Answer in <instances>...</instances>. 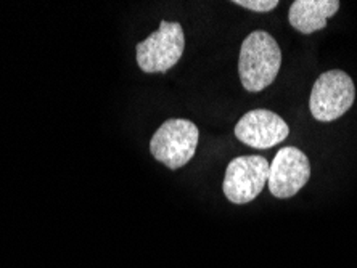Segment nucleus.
<instances>
[{"mask_svg":"<svg viewBox=\"0 0 357 268\" xmlns=\"http://www.w3.org/2000/svg\"><path fill=\"white\" fill-rule=\"evenodd\" d=\"M354 100L356 87L353 79L344 71L332 70L320 74L314 82L309 108L316 120L332 123L353 107Z\"/></svg>","mask_w":357,"mask_h":268,"instance_id":"3","label":"nucleus"},{"mask_svg":"<svg viewBox=\"0 0 357 268\" xmlns=\"http://www.w3.org/2000/svg\"><path fill=\"white\" fill-rule=\"evenodd\" d=\"M311 177L307 156L295 146H285L269 166V190L275 198L287 199L306 185Z\"/></svg>","mask_w":357,"mask_h":268,"instance_id":"6","label":"nucleus"},{"mask_svg":"<svg viewBox=\"0 0 357 268\" xmlns=\"http://www.w3.org/2000/svg\"><path fill=\"white\" fill-rule=\"evenodd\" d=\"M269 180V161L262 156H240L229 162L222 190L234 204H248L259 196Z\"/></svg>","mask_w":357,"mask_h":268,"instance_id":"5","label":"nucleus"},{"mask_svg":"<svg viewBox=\"0 0 357 268\" xmlns=\"http://www.w3.org/2000/svg\"><path fill=\"white\" fill-rule=\"evenodd\" d=\"M282 65L277 40L266 31H253L240 49V81L248 92H262L275 81Z\"/></svg>","mask_w":357,"mask_h":268,"instance_id":"1","label":"nucleus"},{"mask_svg":"<svg viewBox=\"0 0 357 268\" xmlns=\"http://www.w3.org/2000/svg\"><path fill=\"white\" fill-rule=\"evenodd\" d=\"M199 132L188 119H169L153 134L150 151L169 169H181L195 156Z\"/></svg>","mask_w":357,"mask_h":268,"instance_id":"2","label":"nucleus"},{"mask_svg":"<svg viewBox=\"0 0 357 268\" xmlns=\"http://www.w3.org/2000/svg\"><path fill=\"white\" fill-rule=\"evenodd\" d=\"M185 36L181 23L162 19L160 29L137 44V65L144 72H166L183 54Z\"/></svg>","mask_w":357,"mask_h":268,"instance_id":"4","label":"nucleus"},{"mask_svg":"<svg viewBox=\"0 0 357 268\" xmlns=\"http://www.w3.org/2000/svg\"><path fill=\"white\" fill-rule=\"evenodd\" d=\"M234 3L243 8L253 10V12L264 13L274 10L278 5V0H234Z\"/></svg>","mask_w":357,"mask_h":268,"instance_id":"9","label":"nucleus"},{"mask_svg":"<svg viewBox=\"0 0 357 268\" xmlns=\"http://www.w3.org/2000/svg\"><path fill=\"white\" fill-rule=\"evenodd\" d=\"M338 8V0H296L291 3L288 19L299 33L312 34L324 29Z\"/></svg>","mask_w":357,"mask_h":268,"instance_id":"8","label":"nucleus"},{"mask_svg":"<svg viewBox=\"0 0 357 268\" xmlns=\"http://www.w3.org/2000/svg\"><path fill=\"white\" fill-rule=\"evenodd\" d=\"M290 134V127L280 116L269 109H253L241 116L235 125V136L246 146L269 150L282 143Z\"/></svg>","mask_w":357,"mask_h":268,"instance_id":"7","label":"nucleus"}]
</instances>
